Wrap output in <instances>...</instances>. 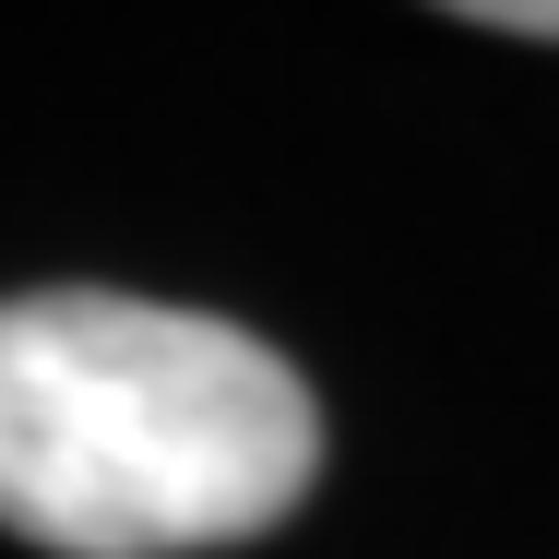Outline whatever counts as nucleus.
Masks as SVG:
<instances>
[{
	"label": "nucleus",
	"mask_w": 559,
	"mask_h": 559,
	"mask_svg": "<svg viewBox=\"0 0 559 559\" xmlns=\"http://www.w3.org/2000/svg\"><path fill=\"white\" fill-rule=\"evenodd\" d=\"M310 476L322 405L262 334L108 286L0 310V536L48 559L250 548Z\"/></svg>",
	"instance_id": "f257e3e1"
},
{
	"label": "nucleus",
	"mask_w": 559,
	"mask_h": 559,
	"mask_svg": "<svg viewBox=\"0 0 559 559\" xmlns=\"http://www.w3.org/2000/svg\"><path fill=\"white\" fill-rule=\"evenodd\" d=\"M464 24H500V36H559V0H441Z\"/></svg>",
	"instance_id": "f03ea898"
}]
</instances>
